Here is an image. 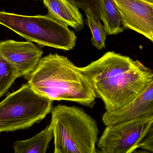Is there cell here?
I'll return each mask as SVG.
<instances>
[{
  "instance_id": "cell-1",
  "label": "cell",
  "mask_w": 153,
  "mask_h": 153,
  "mask_svg": "<svg viewBox=\"0 0 153 153\" xmlns=\"http://www.w3.org/2000/svg\"><path fill=\"white\" fill-rule=\"evenodd\" d=\"M79 69L107 111H116L128 103L153 82L150 69L139 61L114 52H106Z\"/></svg>"
},
{
  "instance_id": "cell-2",
  "label": "cell",
  "mask_w": 153,
  "mask_h": 153,
  "mask_svg": "<svg viewBox=\"0 0 153 153\" xmlns=\"http://www.w3.org/2000/svg\"><path fill=\"white\" fill-rule=\"evenodd\" d=\"M27 84L36 93L52 101H68L94 107L97 98L79 67L57 53L42 57L30 74Z\"/></svg>"
},
{
  "instance_id": "cell-3",
  "label": "cell",
  "mask_w": 153,
  "mask_h": 153,
  "mask_svg": "<svg viewBox=\"0 0 153 153\" xmlns=\"http://www.w3.org/2000/svg\"><path fill=\"white\" fill-rule=\"evenodd\" d=\"M54 153H96L97 123L83 109L59 104L53 107Z\"/></svg>"
},
{
  "instance_id": "cell-4",
  "label": "cell",
  "mask_w": 153,
  "mask_h": 153,
  "mask_svg": "<svg viewBox=\"0 0 153 153\" xmlns=\"http://www.w3.org/2000/svg\"><path fill=\"white\" fill-rule=\"evenodd\" d=\"M0 25L41 46L68 51L76 45L74 32L48 15L24 16L0 11Z\"/></svg>"
},
{
  "instance_id": "cell-5",
  "label": "cell",
  "mask_w": 153,
  "mask_h": 153,
  "mask_svg": "<svg viewBox=\"0 0 153 153\" xmlns=\"http://www.w3.org/2000/svg\"><path fill=\"white\" fill-rule=\"evenodd\" d=\"M53 102L25 84L0 102V132L30 128L51 113Z\"/></svg>"
},
{
  "instance_id": "cell-6",
  "label": "cell",
  "mask_w": 153,
  "mask_h": 153,
  "mask_svg": "<svg viewBox=\"0 0 153 153\" xmlns=\"http://www.w3.org/2000/svg\"><path fill=\"white\" fill-rule=\"evenodd\" d=\"M153 114L106 126L97 141L104 153H131L153 130Z\"/></svg>"
},
{
  "instance_id": "cell-7",
  "label": "cell",
  "mask_w": 153,
  "mask_h": 153,
  "mask_svg": "<svg viewBox=\"0 0 153 153\" xmlns=\"http://www.w3.org/2000/svg\"><path fill=\"white\" fill-rule=\"evenodd\" d=\"M124 29H129L153 41V4L142 0H114Z\"/></svg>"
},
{
  "instance_id": "cell-8",
  "label": "cell",
  "mask_w": 153,
  "mask_h": 153,
  "mask_svg": "<svg viewBox=\"0 0 153 153\" xmlns=\"http://www.w3.org/2000/svg\"><path fill=\"white\" fill-rule=\"evenodd\" d=\"M43 53L42 50L32 42L13 40L0 42V54L17 71L20 77L34 70Z\"/></svg>"
},
{
  "instance_id": "cell-9",
  "label": "cell",
  "mask_w": 153,
  "mask_h": 153,
  "mask_svg": "<svg viewBox=\"0 0 153 153\" xmlns=\"http://www.w3.org/2000/svg\"><path fill=\"white\" fill-rule=\"evenodd\" d=\"M153 114V82L131 102L114 111H106L102 121L105 126Z\"/></svg>"
},
{
  "instance_id": "cell-10",
  "label": "cell",
  "mask_w": 153,
  "mask_h": 153,
  "mask_svg": "<svg viewBox=\"0 0 153 153\" xmlns=\"http://www.w3.org/2000/svg\"><path fill=\"white\" fill-rule=\"evenodd\" d=\"M48 16L57 21L79 31L84 27L83 16L79 9L67 0H43Z\"/></svg>"
},
{
  "instance_id": "cell-11",
  "label": "cell",
  "mask_w": 153,
  "mask_h": 153,
  "mask_svg": "<svg viewBox=\"0 0 153 153\" xmlns=\"http://www.w3.org/2000/svg\"><path fill=\"white\" fill-rule=\"evenodd\" d=\"M53 138L51 125L40 133L26 140H17L13 144L15 153H45Z\"/></svg>"
},
{
  "instance_id": "cell-12",
  "label": "cell",
  "mask_w": 153,
  "mask_h": 153,
  "mask_svg": "<svg viewBox=\"0 0 153 153\" xmlns=\"http://www.w3.org/2000/svg\"><path fill=\"white\" fill-rule=\"evenodd\" d=\"M100 19L107 35H116L123 32L121 16L114 0H99Z\"/></svg>"
},
{
  "instance_id": "cell-13",
  "label": "cell",
  "mask_w": 153,
  "mask_h": 153,
  "mask_svg": "<svg viewBox=\"0 0 153 153\" xmlns=\"http://www.w3.org/2000/svg\"><path fill=\"white\" fill-rule=\"evenodd\" d=\"M87 17L88 24L92 33V44L98 50L105 48L106 32L99 19L91 9H87L85 11Z\"/></svg>"
},
{
  "instance_id": "cell-14",
  "label": "cell",
  "mask_w": 153,
  "mask_h": 153,
  "mask_svg": "<svg viewBox=\"0 0 153 153\" xmlns=\"http://www.w3.org/2000/svg\"><path fill=\"white\" fill-rule=\"evenodd\" d=\"M19 77L20 76L17 71L0 54V98Z\"/></svg>"
},
{
  "instance_id": "cell-15",
  "label": "cell",
  "mask_w": 153,
  "mask_h": 153,
  "mask_svg": "<svg viewBox=\"0 0 153 153\" xmlns=\"http://www.w3.org/2000/svg\"><path fill=\"white\" fill-rule=\"evenodd\" d=\"M71 4L76 6L79 9L85 11L89 8L94 14L100 19L99 0H67Z\"/></svg>"
},
{
  "instance_id": "cell-16",
  "label": "cell",
  "mask_w": 153,
  "mask_h": 153,
  "mask_svg": "<svg viewBox=\"0 0 153 153\" xmlns=\"http://www.w3.org/2000/svg\"><path fill=\"white\" fill-rule=\"evenodd\" d=\"M142 1H146L147 3H150V4H153V0H142Z\"/></svg>"
},
{
  "instance_id": "cell-17",
  "label": "cell",
  "mask_w": 153,
  "mask_h": 153,
  "mask_svg": "<svg viewBox=\"0 0 153 153\" xmlns=\"http://www.w3.org/2000/svg\"><path fill=\"white\" fill-rule=\"evenodd\" d=\"M33 1H42V0H33Z\"/></svg>"
}]
</instances>
